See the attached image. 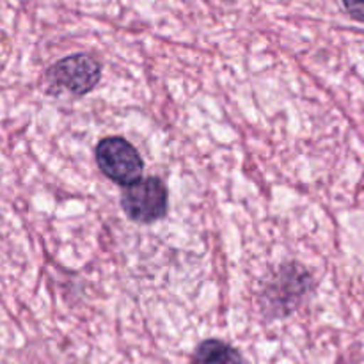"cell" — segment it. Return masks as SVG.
<instances>
[{"mask_svg": "<svg viewBox=\"0 0 364 364\" xmlns=\"http://www.w3.org/2000/svg\"><path fill=\"white\" fill-rule=\"evenodd\" d=\"M313 290V276L301 263H284L263 283L262 309L269 318H284Z\"/></svg>", "mask_w": 364, "mask_h": 364, "instance_id": "obj_1", "label": "cell"}, {"mask_svg": "<svg viewBox=\"0 0 364 364\" xmlns=\"http://www.w3.org/2000/svg\"><path fill=\"white\" fill-rule=\"evenodd\" d=\"M102 78V64L89 53H75L57 60L46 71V87L52 95L84 96L98 85Z\"/></svg>", "mask_w": 364, "mask_h": 364, "instance_id": "obj_2", "label": "cell"}, {"mask_svg": "<svg viewBox=\"0 0 364 364\" xmlns=\"http://www.w3.org/2000/svg\"><path fill=\"white\" fill-rule=\"evenodd\" d=\"M127 217L139 224H151L167 213V188L159 178H139L127 185L121 198Z\"/></svg>", "mask_w": 364, "mask_h": 364, "instance_id": "obj_3", "label": "cell"}, {"mask_svg": "<svg viewBox=\"0 0 364 364\" xmlns=\"http://www.w3.org/2000/svg\"><path fill=\"white\" fill-rule=\"evenodd\" d=\"M96 162L102 173L117 185H130L142 174L141 155L123 137H107L98 142L95 149Z\"/></svg>", "mask_w": 364, "mask_h": 364, "instance_id": "obj_4", "label": "cell"}, {"mask_svg": "<svg viewBox=\"0 0 364 364\" xmlns=\"http://www.w3.org/2000/svg\"><path fill=\"white\" fill-rule=\"evenodd\" d=\"M192 364H244L237 348L220 340H205L196 347Z\"/></svg>", "mask_w": 364, "mask_h": 364, "instance_id": "obj_5", "label": "cell"}, {"mask_svg": "<svg viewBox=\"0 0 364 364\" xmlns=\"http://www.w3.org/2000/svg\"><path fill=\"white\" fill-rule=\"evenodd\" d=\"M343 6L354 20L364 23V0H343Z\"/></svg>", "mask_w": 364, "mask_h": 364, "instance_id": "obj_6", "label": "cell"}]
</instances>
